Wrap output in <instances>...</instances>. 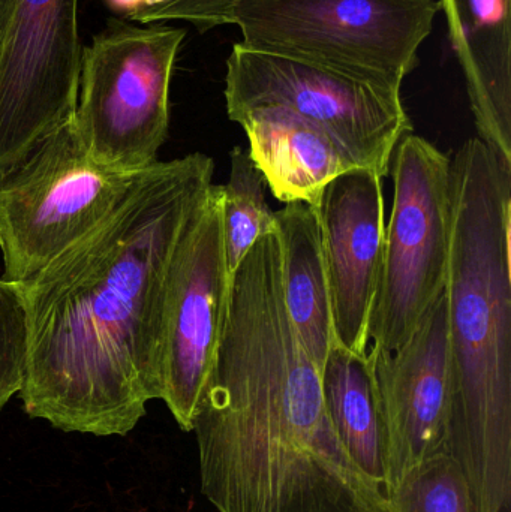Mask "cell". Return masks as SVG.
<instances>
[{"instance_id":"cell-1","label":"cell","mask_w":511,"mask_h":512,"mask_svg":"<svg viewBox=\"0 0 511 512\" xmlns=\"http://www.w3.org/2000/svg\"><path fill=\"white\" fill-rule=\"evenodd\" d=\"M213 173L204 153L156 161L98 228L21 283L29 352L20 397L30 417L125 436L161 400L165 280Z\"/></svg>"},{"instance_id":"cell-2","label":"cell","mask_w":511,"mask_h":512,"mask_svg":"<svg viewBox=\"0 0 511 512\" xmlns=\"http://www.w3.org/2000/svg\"><path fill=\"white\" fill-rule=\"evenodd\" d=\"M192 432L201 492L218 512H389L386 492L351 462L327 417L321 370L285 307L278 233L230 276Z\"/></svg>"},{"instance_id":"cell-3","label":"cell","mask_w":511,"mask_h":512,"mask_svg":"<svg viewBox=\"0 0 511 512\" xmlns=\"http://www.w3.org/2000/svg\"><path fill=\"white\" fill-rule=\"evenodd\" d=\"M510 236L511 162L470 138L452 159L446 453L464 474L474 512L510 505Z\"/></svg>"},{"instance_id":"cell-4","label":"cell","mask_w":511,"mask_h":512,"mask_svg":"<svg viewBox=\"0 0 511 512\" xmlns=\"http://www.w3.org/2000/svg\"><path fill=\"white\" fill-rule=\"evenodd\" d=\"M185 36L183 27L110 17L83 47L74 120L96 162L135 174L158 161Z\"/></svg>"},{"instance_id":"cell-5","label":"cell","mask_w":511,"mask_h":512,"mask_svg":"<svg viewBox=\"0 0 511 512\" xmlns=\"http://www.w3.org/2000/svg\"><path fill=\"white\" fill-rule=\"evenodd\" d=\"M441 0H242L243 44L402 90Z\"/></svg>"},{"instance_id":"cell-6","label":"cell","mask_w":511,"mask_h":512,"mask_svg":"<svg viewBox=\"0 0 511 512\" xmlns=\"http://www.w3.org/2000/svg\"><path fill=\"white\" fill-rule=\"evenodd\" d=\"M135 174L96 162L74 116L41 138L0 177L2 279L26 282L92 233L128 194Z\"/></svg>"},{"instance_id":"cell-7","label":"cell","mask_w":511,"mask_h":512,"mask_svg":"<svg viewBox=\"0 0 511 512\" xmlns=\"http://www.w3.org/2000/svg\"><path fill=\"white\" fill-rule=\"evenodd\" d=\"M389 173L392 215L368 325V349L383 352L404 346L446 291L452 237V159L411 132Z\"/></svg>"},{"instance_id":"cell-8","label":"cell","mask_w":511,"mask_h":512,"mask_svg":"<svg viewBox=\"0 0 511 512\" xmlns=\"http://www.w3.org/2000/svg\"><path fill=\"white\" fill-rule=\"evenodd\" d=\"M224 98L231 122L257 108L296 114L383 179L395 147L413 132L402 90L242 41L233 45L225 62Z\"/></svg>"},{"instance_id":"cell-9","label":"cell","mask_w":511,"mask_h":512,"mask_svg":"<svg viewBox=\"0 0 511 512\" xmlns=\"http://www.w3.org/2000/svg\"><path fill=\"white\" fill-rule=\"evenodd\" d=\"M221 206V185H212L180 234L165 280L161 400L183 432H192L227 312L230 273Z\"/></svg>"},{"instance_id":"cell-10","label":"cell","mask_w":511,"mask_h":512,"mask_svg":"<svg viewBox=\"0 0 511 512\" xmlns=\"http://www.w3.org/2000/svg\"><path fill=\"white\" fill-rule=\"evenodd\" d=\"M78 0H11L0 50V177L75 113Z\"/></svg>"},{"instance_id":"cell-11","label":"cell","mask_w":511,"mask_h":512,"mask_svg":"<svg viewBox=\"0 0 511 512\" xmlns=\"http://www.w3.org/2000/svg\"><path fill=\"white\" fill-rule=\"evenodd\" d=\"M380 409L386 495L446 451L450 403L446 291L395 352H366Z\"/></svg>"},{"instance_id":"cell-12","label":"cell","mask_w":511,"mask_h":512,"mask_svg":"<svg viewBox=\"0 0 511 512\" xmlns=\"http://www.w3.org/2000/svg\"><path fill=\"white\" fill-rule=\"evenodd\" d=\"M336 343L366 355L384 246L383 177L365 168L336 177L317 206Z\"/></svg>"},{"instance_id":"cell-13","label":"cell","mask_w":511,"mask_h":512,"mask_svg":"<svg viewBox=\"0 0 511 512\" xmlns=\"http://www.w3.org/2000/svg\"><path fill=\"white\" fill-rule=\"evenodd\" d=\"M234 123L245 131L249 156L281 203L317 207L330 182L362 168L335 138L282 108H257Z\"/></svg>"},{"instance_id":"cell-14","label":"cell","mask_w":511,"mask_h":512,"mask_svg":"<svg viewBox=\"0 0 511 512\" xmlns=\"http://www.w3.org/2000/svg\"><path fill=\"white\" fill-rule=\"evenodd\" d=\"M275 221L285 307L309 358L323 370L336 337L317 207L285 204Z\"/></svg>"},{"instance_id":"cell-15","label":"cell","mask_w":511,"mask_h":512,"mask_svg":"<svg viewBox=\"0 0 511 512\" xmlns=\"http://www.w3.org/2000/svg\"><path fill=\"white\" fill-rule=\"evenodd\" d=\"M321 384L327 417L345 453L386 492L380 409L368 358L335 343L321 370Z\"/></svg>"},{"instance_id":"cell-16","label":"cell","mask_w":511,"mask_h":512,"mask_svg":"<svg viewBox=\"0 0 511 512\" xmlns=\"http://www.w3.org/2000/svg\"><path fill=\"white\" fill-rule=\"evenodd\" d=\"M266 188L249 153L233 147L230 179L221 185L222 237L230 276L261 237L276 233L275 212L267 204Z\"/></svg>"},{"instance_id":"cell-17","label":"cell","mask_w":511,"mask_h":512,"mask_svg":"<svg viewBox=\"0 0 511 512\" xmlns=\"http://www.w3.org/2000/svg\"><path fill=\"white\" fill-rule=\"evenodd\" d=\"M389 512H474L459 466L443 451L411 471L387 495Z\"/></svg>"},{"instance_id":"cell-18","label":"cell","mask_w":511,"mask_h":512,"mask_svg":"<svg viewBox=\"0 0 511 512\" xmlns=\"http://www.w3.org/2000/svg\"><path fill=\"white\" fill-rule=\"evenodd\" d=\"M29 352L21 283L0 279V409L23 387Z\"/></svg>"},{"instance_id":"cell-19","label":"cell","mask_w":511,"mask_h":512,"mask_svg":"<svg viewBox=\"0 0 511 512\" xmlns=\"http://www.w3.org/2000/svg\"><path fill=\"white\" fill-rule=\"evenodd\" d=\"M242 0H138L137 8L125 18L137 24L185 21L200 33L233 26L234 11Z\"/></svg>"},{"instance_id":"cell-20","label":"cell","mask_w":511,"mask_h":512,"mask_svg":"<svg viewBox=\"0 0 511 512\" xmlns=\"http://www.w3.org/2000/svg\"><path fill=\"white\" fill-rule=\"evenodd\" d=\"M9 14H11V0H0V50L8 29Z\"/></svg>"}]
</instances>
